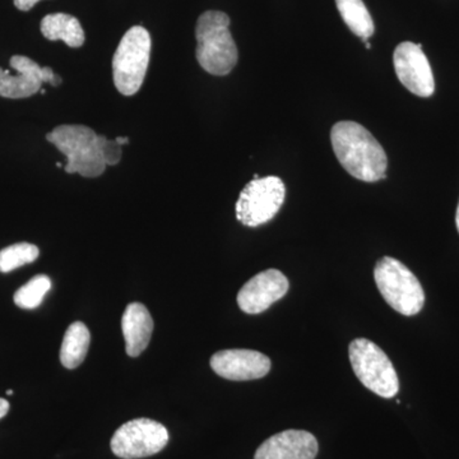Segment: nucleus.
Returning <instances> with one entry per match:
<instances>
[{
	"label": "nucleus",
	"instance_id": "obj_1",
	"mask_svg": "<svg viewBox=\"0 0 459 459\" xmlns=\"http://www.w3.org/2000/svg\"><path fill=\"white\" fill-rule=\"evenodd\" d=\"M331 142L338 161L351 177L367 183L385 179V148L361 124L346 120L334 124Z\"/></svg>",
	"mask_w": 459,
	"mask_h": 459
},
{
	"label": "nucleus",
	"instance_id": "obj_2",
	"mask_svg": "<svg viewBox=\"0 0 459 459\" xmlns=\"http://www.w3.org/2000/svg\"><path fill=\"white\" fill-rule=\"evenodd\" d=\"M197 60L199 65L213 75L229 74L237 65V44L230 32L228 14L219 11H207L199 17L195 27Z\"/></svg>",
	"mask_w": 459,
	"mask_h": 459
},
{
	"label": "nucleus",
	"instance_id": "obj_3",
	"mask_svg": "<svg viewBox=\"0 0 459 459\" xmlns=\"http://www.w3.org/2000/svg\"><path fill=\"white\" fill-rule=\"evenodd\" d=\"M47 140L68 160L65 165L68 174H80L84 178L104 174L107 164L102 159L101 140L89 126L74 124L56 126L47 135Z\"/></svg>",
	"mask_w": 459,
	"mask_h": 459
},
{
	"label": "nucleus",
	"instance_id": "obj_4",
	"mask_svg": "<svg viewBox=\"0 0 459 459\" xmlns=\"http://www.w3.org/2000/svg\"><path fill=\"white\" fill-rule=\"evenodd\" d=\"M374 279L380 294L395 312L406 316L421 312L425 304L424 289L403 263L392 256H383L377 263Z\"/></svg>",
	"mask_w": 459,
	"mask_h": 459
},
{
	"label": "nucleus",
	"instance_id": "obj_5",
	"mask_svg": "<svg viewBox=\"0 0 459 459\" xmlns=\"http://www.w3.org/2000/svg\"><path fill=\"white\" fill-rule=\"evenodd\" d=\"M150 32L144 27L134 26L126 31L113 57V77L117 90L124 96L140 91L150 65Z\"/></svg>",
	"mask_w": 459,
	"mask_h": 459
},
{
	"label": "nucleus",
	"instance_id": "obj_6",
	"mask_svg": "<svg viewBox=\"0 0 459 459\" xmlns=\"http://www.w3.org/2000/svg\"><path fill=\"white\" fill-rule=\"evenodd\" d=\"M353 373L364 386L383 398L400 392V380L394 364L377 344L367 338L352 341L349 347Z\"/></svg>",
	"mask_w": 459,
	"mask_h": 459
},
{
	"label": "nucleus",
	"instance_id": "obj_7",
	"mask_svg": "<svg viewBox=\"0 0 459 459\" xmlns=\"http://www.w3.org/2000/svg\"><path fill=\"white\" fill-rule=\"evenodd\" d=\"M286 186L277 177L250 181L237 202V219L249 228L270 222L282 207Z\"/></svg>",
	"mask_w": 459,
	"mask_h": 459
},
{
	"label": "nucleus",
	"instance_id": "obj_8",
	"mask_svg": "<svg viewBox=\"0 0 459 459\" xmlns=\"http://www.w3.org/2000/svg\"><path fill=\"white\" fill-rule=\"evenodd\" d=\"M169 431L151 419H135L122 425L111 437V451L117 457L138 459L151 457L168 446Z\"/></svg>",
	"mask_w": 459,
	"mask_h": 459
},
{
	"label": "nucleus",
	"instance_id": "obj_9",
	"mask_svg": "<svg viewBox=\"0 0 459 459\" xmlns=\"http://www.w3.org/2000/svg\"><path fill=\"white\" fill-rule=\"evenodd\" d=\"M11 68L16 74L0 68V96L7 99H26L41 90L42 83L53 87L62 84V77L54 74L49 66H40L30 57H11Z\"/></svg>",
	"mask_w": 459,
	"mask_h": 459
},
{
	"label": "nucleus",
	"instance_id": "obj_10",
	"mask_svg": "<svg viewBox=\"0 0 459 459\" xmlns=\"http://www.w3.org/2000/svg\"><path fill=\"white\" fill-rule=\"evenodd\" d=\"M395 74L401 83L413 95L430 98L434 93L433 71L421 44L404 41L395 48L394 54Z\"/></svg>",
	"mask_w": 459,
	"mask_h": 459
},
{
	"label": "nucleus",
	"instance_id": "obj_11",
	"mask_svg": "<svg viewBox=\"0 0 459 459\" xmlns=\"http://www.w3.org/2000/svg\"><path fill=\"white\" fill-rule=\"evenodd\" d=\"M289 280L279 270L261 272L247 281L238 294V304L247 314H261L289 291Z\"/></svg>",
	"mask_w": 459,
	"mask_h": 459
},
{
	"label": "nucleus",
	"instance_id": "obj_12",
	"mask_svg": "<svg viewBox=\"0 0 459 459\" xmlns=\"http://www.w3.org/2000/svg\"><path fill=\"white\" fill-rule=\"evenodd\" d=\"M211 368L225 379L244 382L267 376L271 360L268 356L253 350H223L211 358Z\"/></svg>",
	"mask_w": 459,
	"mask_h": 459
},
{
	"label": "nucleus",
	"instance_id": "obj_13",
	"mask_svg": "<svg viewBox=\"0 0 459 459\" xmlns=\"http://www.w3.org/2000/svg\"><path fill=\"white\" fill-rule=\"evenodd\" d=\"M318 449L316 437L309 431L286 430L265 440L255 459H316Z\"/></svg>",
	"mask_w": 459,
	"mask_h": 459
},
{
	"label": "nucleus",
	"instance_id": "obj_14",
	"mask_svg": "<svg viewBox=\"0 0 459 459\" xmlns=\"http://www.w3.org/2000/svg\"><path fill=\"white\" fill-rule=\"evenodd\" d=\"M122 329L126 350L131 358H137L150 343L153 332V319L143 304L133 303L123 314Z\"/></svg>",
	"mask_w": 459,
	"mask_h": 459
},
{
	"label": "nucleus",
	"instance_id": "obj_15",
	"mask_svg": "<svg viewBox=\"0 0 459 459\" xmlns=\"http://www.w3.org/2000/svg\"><path fill=\"white\" fill-rule=\"evenodd\" d=\"M41 32L48 40L65 41L69 48L84 44V32L77 18L65 13H53L41 21Z\"/></svg>",
	"mask_w": 459,
	"mask_h": 459
},
{
	"label": "nucleus",
	"instance_id": "obj_16",
	"mask_svg": "<svg viewBox=\"0 0 459 459\" xmlns=\"http://www.w3.org/2000/svg\"><path fill=\"white\" fill-rule=\"evenodd\" d=\"M91 342L89 328L82 322H75L66 329L60 349V361L66 369H75L82 364Z\"/></svg>",
	"mask_w": 459,
	"mask_h": 459
},
{
	"label": "nucleus",
	"instance_id": "obj_17",
	"mask_svg": "<svg viewBox=\"0 0 459 459\" xmlns=\"http://www.w3.org/2000/svg\"><path fill=\"white\" fill-rule=\"evenodd\" d=\"M337 9L347 27L362 40H369L376 31L373 18L362 0H336Z\"/></svg>",
	"mask_w": 459,
	"mask_h": 459
},
{
	"label": "nucleus",
	"instance_id": "obj_18",
	"mask_svg": "<svg viewBox=\"0 0 459 459\" xmlns=\"http://www.w3.org/2000/svg\"><path fill=\"white\" fill-rule=\"evenodd\" d=\"M40 255V250L33 244L18 243L0 250V272L9 273L22 265L33 263Z\"/></svg>",
	"mask_w": 459,
	"mask_h": 459
},
{
	"label": "nucleus",
	"instance_id": "obj_19",
	"mask_svg": "<svg viewBox=\"0 0 459 459\" xmlns=\"http://www.w3.org/2000/svg\"><path fill=\"white\" fill-rule=\"evenodd\" d=\"M51 289V280L45 274H38L21 287L14 294V304L22 309H35L42 303Z\"/></svg>",
	"mask_w": 459,
	"mask_h": 459
},
{
	"label": "nucleus",
	"instance_id": "obj_20",
	"mask_svg": "<svg viewBox=\"0 0 459 459\" xmlns=\"http://www.w3.org/2000/svg\"><path fill=\"white\" fill-rule=\"evenodd\" d=\"M101 140V153L107 166L117 165L122 160V146L117 141H108L105 135H100Z\"/></svg>",
	"mask_w": 459,
	"mask_h": 459
},
{
	"label": "nucleus",
	"instance_id": "obj_21",
	"mask_svg": "<svg viewBox=\"0 0 459 459\" xmlns=\"http://www.w3.org/2000/svg\"><path fill=\"white\" fill-rule=\"evenodd\" d=\"M39 2H40V0H14V5H16L20 11L27 12L35 7L36 3Z\"/></svg>",
	"mask_w": 459,
	"mask_h": 459
},
{
	"label": "nucleus",
	"instance_id": "obj_22",
	"mask_svg": "<svg viewBox=\"0 0 459 459\" xmlns=\"http://www.w3.org/2000/svg\"><path fill=\"white\" fill-rule=\"evenodd\" d=\"M9 411V402L4 398H0V419L4 418Z\"/></svg>",
	"mask_w": 459,
	"mask_h": 459
},
{
	"label": "nucleus",
	"instance_id": "obj_23",
	"mask_svg": "<svg viewBox=\"0 0 459 459\" xmlns=\"http://www.w3.org/2000/svg\"><path fill=\"white\" fill-rule=\"evenodd\" d=\"M115 141H117V143L119 144V146H126V144L129 143V138L128 137H117L115 138Z\"/></svg>",
	"mask_w": 459,
	"mask_h": 459
},
{
	"label": "nucleus",
	"instance_id": "obj_24",
	"mask_svg": "<svg viewBox=\"0 0 459 459\" xmlns=\"http://www.w3.org/2000/svg\"><path fill=\"white\" fill-rule=\"evenodd\" d=\"M455 225H457V230L459 232V204L457 208V213H455Z\"/></svg>",
	"mask_w": 459,
	"mask_h": 459
},
{
	"label": "nucleus",
	"instance_id": "obj_25",
	"mask_svg": "<svg viewBox=\"0 0 459 459\" xmlns=\"http://www.w3.org/2000/svg\"><path fill=\"white\" fill-rule=\"evenodd\" d=\"M7 394H8V395H12V394H13V391H11V389H9V391H7Z\"/></svg>",
	"mask_w": 459,
	"mask_h": 459
}]
</instances>
